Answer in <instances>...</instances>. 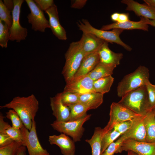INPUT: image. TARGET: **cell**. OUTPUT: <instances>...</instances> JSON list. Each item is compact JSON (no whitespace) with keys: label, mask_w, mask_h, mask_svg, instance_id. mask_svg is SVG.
<instances>
[{"label":"cell","mask_w":155,"mask_h":155,"mask_svg":"<svg viewBox=\"0 0 155 155\" xmlns=\"http://www.w3.org/2000/svg\"><path fill=\"white\" fill-rule=\"evenodd\" d=\"M39 107L38 100L32 94L27 97L16 96L9 103L1 106L0 108L14 110L19 116L24 126L30 131Z\"/></svg>","instance_id":"6da1fadb"},{"label":"cell","mask_w":155,"mask_h":155,"mask_svg":"<svg viewBox=\"0 0 155 155\" xmlns=\"http://www.w3.org/2000/svg\"><path fill=\"white\" fill-rule=\"evenodd\" d=\"M121 98L118 102L137 114L145 115L150 111L146 86L127 93Z\"/></svg>","instance_id":"7a4b0ae2"},{"label":"cell","mask_w":155,"mask_h":155,"mask_svg":"<svg viewBox=\"0 0 155 155\" xmlns=\"http://www.w3.org/2000/svg\"><path fill=\"white\" fill-rule=\"evenodd\" d=\"M149 70L144 66H140L133 72L124 76L117 87L118 96L122 97L127 93L142 86L150 81Z\"/></svg>","instance_id":"3957f363"},{"label":"cell","mask_w":155,"mask_h":155,"mask_svg":"<svg viewBox=\"0 0 155 155\" xmlns=\"http://www.w3.org/2000/svg\"><path fill=\"white\" fill-rule=\"evenodd\" d=\"M85 56L79 41L70 44L65 54V62L62 72L66 83L73 78Z\"/></svg>","instance_id":"277c9868"},{"label":"cell","mask_w":155,"mask_h":155,"mask_svg":"<svg viewBox=\"0 0 155 155\" xmlns=\"http://www.w3.org/2000/svg\"><path fill=\"white\" fill-rule=\"evenodd\" d=\"M77 25L79 29L84 33H91L108 43H115L123 46L128 51H130L132 50V48L124 42L119 37L123 30L115 28L108 31L97 29L92 26L87 20L84 19L79 21Z\"/></svg>","instance_id":"5b68a950"},{"label":"cell","mask_w":155,"mask_h":155,"mask_svg":"<svg viewBox=\"0 0 155 155\" xmlns=\"http://www.w3.org/2000/svg\"><path fill=\"white\" fill-rule=\"evenodd\" d=\"M91 115H87L81 119L72 121L62 122L55 120L51 125L54 129L71 136L75 142H79L85 131L83 125L90 119Z\"/></svg>","instance_id":"8992f818"},{"label":"cell","mask_w":155,"mask_h":155,"mask_svg":"<svg viewBox=\"0 0 155 155\" xmlns=\"http://www.w3.org/2000/svg\"><path fill=\"white\" fill-rule=\"evenodd\" d=\"M109 116V121L104 128L107 132L113 129L114 125L117 123L143 116L134 113L118 102L111 104Z\"/></svg>","instance_id":"52a82bcc"},{"label":"cell","mask_w":155,"mask_h":155,"mask_svg":"<svg viewBox=\"0 0 155 155\" xmlns=\"http://www.w3.org/2000/svg\"><path fill=\"white\" fill-rule=\"evenodd\" d=\"M20 129L23 137V145L26 147L29 155H50L47 150L42 148L39 142L34 120H32L30 131L24 125Z\"/></svg>","instance_id":"ba28073f"},{"label":"cell","mask_w":155,"mask_h":155,"mask_svg":"<svg viewBox=\"0 0 155 155\" xmlns=\"http://www.w3.org/2000/svg\"><path fill=\"white\" fill-rule=\"evenodd\" d=\"M14 7L12 11V23L9 29V40H16L17 42L26 39L28 31L26 28L23 27L20 24V9L24 0H13Z\"/></svg>","instance_id":"9c48e42d"},{"label":"cell","mask_w":155,"mask_h":155,"mask_svg":"<svg viewBox=\"0 0 155 155\" xmlns=\"http://www.w3.org/2000/svg\"><path fill=\"white\" fill-rule=\"evenodd\" d=\"M30 13L27 16L32 29L35 31L44 32L46 28H50L49 22L46 18L43 11L37 5L34 1L25 0Z\"/></svg>","instance_id":"30bf717a"},{"label":"cell","mask_w":155,"mask_h":155,"mask_svg":"<svg viewBox=\"0 0 155 155\" xmlns=\"http://www.w3.org/2000/svg\"><path fill=\"white\" fill-rule=\"evenodd\" d=\"M94 81L88 74L81 77L73 78L66 84L63 91L80 95L88 92H95Z\"/></svg>","instance_id":"8fae6325"},{"label":"cell","mask_w":155,"mask_h":155,"mask_svg":"<svg viewBox=\"0 0 155 155\" xmlns=\"http://www.w3.org/2000/svg\"><path fill=\"white\" fill-rule=\"evenodd\" d=\"M131 150L138 155H155V143H150L132 140H124L119 153Z\"/></svg>","instance_id":"7c38bea8"},{"label":"cell","mask_w":155,"mask_h":155,"mask_svg":"<svg viewBox=\"0 0 155 155\" xmlns=\"http://www.w3.org/2000/svg\"><path fill=\"white\" fill-rule=\"evenodd\" d=\"M145 115L132 119L130 128L121 135L124 140L130 139L146 142V132L144 123Z\"/></svg>","instance_id":"4fadbf2b"},{"label":"cell","mask_w":155,"mask_h":155,"mask_svg":"<svg viewBox=\"0 0 155 155\" xmlns=\"http://www.w3.org/2000/svg\"><path fill=\"white\" fill-rule=\"evenodd\" d=\"M48 140L50 144L58 146L63 155H75V142L68 135L63 133L50 135Z\"/></svg>","instance_id":"5bb4252c"},{"label":"cell","mask_w":155,"mask_h":155,"mask_svg":"<svg viewBox=\"0 0 155 155\" xmlns=\"http://www.w3.org/2000/svg\"><path fill=\"white\" fill-rule=\"evenodd\" d=\"M121 2L127 5L126 10L133 11L137 16L155 19V9L146 3L141 4L133 0H123Z\"/></svg>","instance_id":"9a60e30c"},{"label":"cell","mask_w":155,"mask_h":155,"mask_svg":"<svg viewBox=\"0 0 155 155\" xmlns=\"http://www.w3.org/2000/svg\"><path fill=\"white\" fill-rule=\"evenodd\" d=\"M45 12L48 16L50 28L53 34L60 40H66V32L60 23L57 6L54 4Z\"/></svg>","instance_id":"2e32d148"},{"label":"cell","mask_w":155,"mask_h":155,"mask_svg":"<svg viewBox=\"0 0 155 155\" xmlns=\"http://www.w3.org/2000/svg\"><path fill=\"white\" fill-rule=\"evenodd\" d=\"M50 105L53 115L56 121H68L70 116V111L68 106L62 103L61 93H57L55 96L50 97Z\"/></svg>","instance_id":"e0dca14e"},{"label":"cell","mask_w":155,"mask_h":155,"mask_svg":"<svg viewBox=\"0 0 155 155\" xmlns=\"http://www.w3.org/2000/svg\"><path fill=\"white\" fill-rule=\"evenodd\" d=\"M79 41L85 55L98 51L105 42L93 34L84 33Z\"/></svg>","instance_id":"ac0fdd59"},{"label":"cell","mask_w":155,"mask_h":155,"mask_svg":"<svg viewBox=\"0 0 155 155\" xmlns=\"http://www.w3.org/2000/svg\"><path fill=\"white\" fill-rule=\"evenodd\" d=\"M99 62L98 51L86 55L73 78H78L87 75Z\"/></svg>","instance_id":"d6986e66"},{"label":"cell","mask_w":155,"mask_h":155,"mask_svg":"<svg viewBox=\"0 0 155 155\" xmlns=\"http://www.w3.org/2000/svg\"><path fill=\"white\" fill-rule=\"evenodd\" d=\"M98 53L100 62L116 67L119 65L123 56L122 53H116L111 51L108 42L106 41L99 49Z\"/></svg>","instance_id":"ffe728a7"},{"label":"cell","mask_w":155,"mask_h":155,"mask_svg":"<svg viewBox=\"0 0 155 155\" xmlns=\"http://www.w3.org/2000/svg\"><path fill=\"white\" fill-rule=\"evenodd\" d=\"M140 20L139 21H133L129 20L122 23L114 22L102 26L100 29L108 30L111 29L118 28L124 30L139 29L148 31L149 26L146 23L145 18L140 17Z\"/></svg>","instance_id":"44dd1931"},{"label":"cell","mask_w":155,"mask_h":155,"mask_svg":"<svg viewBox=\"0 0 155 155\" xmlns=\"http://www.w3.org/2000/svg\"><path fill=\"white\" fill-rule=\"evenodd\" d=\"M103 94L92 92L80 95V102L85 105L88 110L95 109L99 106L103 102Z\"/></svg>","instance_id":"7402d4cb"},{"label":"cell","mask_w":155,"mask_h":155,"mask_svg":"<svg viewBox=\"0 0 155 155\" xmlns=\"http://www.w3.org/2000/svg\"><path fill=\"white\" fill-rule=\"evenodd\" d=\"M106 133L104 128L96 127L91 138L85 140V141L91 147L92 155H101L102 139L104 134Z\"/></svg>","instance_id":"603a6c76"},{"label":"cell","mask_w":155,"mask_h":155,"mask_svg":"<svg viewBox=\"0 0 155 155\" xmlns=\"http://www.w3.org/2000/svg\"><path fill=\"white\" fill-rule=\"evenodd\" d=\"M144 123L146 132V142L155 143V117L153 110L144 116Z\"/></svg>","instance_id":"cb8c5ba5"},{"label":"cell","mask_w":155,"mask_h":155,"mask_svg":"<svg viewBox=\"0 0 155 155\" xmlns=\"http://www.w3.org/2000/svg\"><path fill=\"white\" fill-rule=\"evenodd\" d=\"M116 67L99 62L88 74L94 81L100 78L111 75Z\"/></svg>","instance_id":"d4e9b609"},{"label":"cell","mask_w":155,"mask_h":155,"mask_svg":"<svg viewBox=\"0 0 155 155\" xmlns=\"http://www.w3.org/2000/svg\"><path fill=\"white\" fill-rule=\"evenodd\" d=\"M114 80V78L112 75H110L94 81L93 87L94 91L103 94L108 92Z\"/></svg>","instance_id":"484cf974"},{"label":"cell","mask_w":155,"mask_h":155,"mask_svg":"<svg viewBox=\"0 0 155 155\" xmlns=\"http://www.w3.org/2000/svg\"><path fill=\"white\" fill-rule=\"evenodd\" d=\"M70 111V116L69 121H72L81 119L85 117L88 108L80 102L68 106Z\"/></svg>","instance_id":"4316f807"},{"label":"cell","mask_w":155,"mask_h":155,"mask_svg":"<svg viewBox=\"0 0 155 155\" xmlns=\"http://www.w3.org/2000/svg\"><path fill=\"white\" fill-rule=\"evenodd\" d=\"M121 135L120 133L113 129L105 133L102 139L101 154L111 144Z\"/></svg>","instance_id":"83f0119b"},{"label":"cell","mask_w":155,"mask_h":155,"mask_svg":"<svg viewBox=\"0 0 155 155\" xmlns=\"http://www.w3.org/2000/svg\"><path fill=\"white\" fill-rule=\"evenodd\" d=\"M79 95L68 92L63 91L61 93V100L65 106H69L80 102Z\"/></svg>","instance_id":"f1b7e54d"},{"label":"cell","mask_w":155,"mask_h":155,"mask_svg":"<svg viewBox=\"0 0 155 155\" xmlns=\"http://www.w3.org/2000/svg\"><path fill=\"white\" fill-rule=\"evenodd\" d=\"M4 131L13 141L21 142L23 144L22 136L20 129L15 128L7 123L5 127Z\"/></svg>","instance_id":"f546056e"},{"label":"cell","mask_w":155,"mask_h":155,"mask_svg":"<svg viewBox=\"0 0 155 155\" xmlns=\"http://www.w3.org/2000/svg\"><path fill=\"white\" fill-rule=\"evenodd\" d=\"M11 12L6 7L1 0H0V20L3 21L9 29L12 23V16Z\"/></svg>","instance_id":"4dcf8cb0"},{"label":"cell","mask_w":155,"mask_h":155,"mask_svg":"<svg viewBox=\"0 0 155 155\" xmlns=\"http://www.w3.org/2000/svg\"><path fill=\"white\" fill-rule=\"evenodd\" d=\"M9 37V29L7 26L0 20V46L1 47H7Z\"/></svg>","instance_id":"1f68e13d"},{"label":"cell","mask_w":155,"mask_h":155,"mask_svg":"<svg viewBox=\"0 0 155 155\" xmlns=\"http://www.w3.org/2000/svg\"><path fill=\"white\" fill-rule=\"evenodd\" d=\"M22 145V143L13 141L8 145L0 147V155H16L18 149Z\"/></svg>","instance_id":"d6a6232c"},{"label":"cell","mask_w":155,"mask_h":155,"mask_svg":"<svg viewBox=\"0 0 155 155\" xmlns=\"http://www.w3.org/2000/svg\"><path fill=\"white\" fill-rule=\"evenodd\" d=\"M6 114V117L11 121L13 127L21 129L24 125L19 116L14 110H9Z\"/></svg>","instance_id":"836d02e7"},{"label":"cell","mask_w":155,"mask_h":155,"mask_svg":"<svg viewBox=\"0 0 155 155\" xmlns=\"http://www.w3.org/2000/svg\"><path fill=\"white\" fill-rule=\"evenodd\" d=\"M124 140L121 136L116 141L111 144L101 155H114L115 153H119L122 143Z\"/></svg>","instance_id":"e575fe53"},{"label":"cell","mask_w":155,"mask_h":155,"mask_svg":"<svg viewBox=\"0 0 155 155\" xmlns=\"http://www.w3.org/2000/svg\"><path fill=\"white\" fill-rule=\"evenodd\" d=\"M147 91L149 106L150 111L155 108V85L149 81L146 85Z\"/></svg>","instance_id":"d590c367"},{"label":"cell","mask_w":155,"mask_h":155,"mask_svg":"<svg viewBox=\"0 0 155 155\" xmlns=\"http://www.w3.org/2000/svg\"><path fill=\"white\" fill-rule=\"evenodd\" d=\"M132 123L131 120L117 123L114 125L113 129L122 135L130 128Z\"/></svg>","instance_id":"8d00e7d4"},{"label":"cell","mask_w":155,"mask_h":155,"mask_svg":"<svg viewBox=\"0 0 155 155\" xmlns=\"http://www.w3.org/2000/svg\"><path fill=\"white\" fill-rule=\"evenodd\" d=\"M34 1L42 11H45L54 4L53 0H35Z\"/></svg>","instance_id":"74e56055"},{"label":"cell","mask_w":155,"mask_h":155,"mask_svg":"<svg viewBox=\"0 0 155 155\" xmlns=\"http://www.w3.org/2000/svg\"><path fill=\"white\" fill-rule=\"evenodd\" d=\"M13 141L5 131H0V147L8 145Z\"/></svg>","instance_id":"f35d334b"},{"label":"cell","mask_w":155,"mask_h":155,"mask_svg":"<svg viewBox=\"0 0 155 155\" xmlns=\"http://www.w3.org/2000/svg\"><path fill=\"white\" fill-rule=\"evenodd\" d=\"M87 0H75L73 1L71 3L72 8L77 9L82 8L86 4Z\"/></svg>","instance_id":"ab89813d"},{"label":"cell","mask_w":155,"mask_h":155,"mask_svg":"<svg viewBox=\"0 0 155 155\" xmlns=\"http://www.w3.org/2000/svg\"><path fill=\"white\" fill-rule=\"evenodd\" d=\"M129 14L128 13H119L117 22L118 23H123L128 21L129 20Z\"/></svg>","instance_id":"60d3db41"},{"label":"cell","mask_w":155,"mask_h":155,"mask_svg":"<svg viewBox=\"0 0 155 155\" xmlns=\"http://www.w3.org/2000/svg\"><path fill=\"white\" fill-rule=\"evenodd\" d=\"M3 3L7 8L10 11L12 12L14 7L13 0H4Z\"/></svg>","instance_id":"b9f144b4"},{"label":"cell","mask_w":155,"mask_h":155,"mask_svg":"<svg viewBox=\"0 0 155 155\" xmlns=\"http://www.w3.org/2000/svg\"><path fill=\"white\" fill-rule=\"evenodd\" d=\"M26 147L23 145L21 146L18 149L16 155H26Z\"/></svg>","instance_id":"7bdbcfd3"},{"label":"cell","mask_w":155,"mask_h":155,"mask_svg":"<svg viewBox=\"0 0 155 155\" xmlns=\"http://www.w3.org/2000/svg\"><path fill=\"white\" fill-rule=\"evenodd\" d=\"M119 13L115 12L112 14L111 16V20L114 22H117Z\"/></svg>","instance_id":"ee69618b"},{"label":"cell","mask_w":155,"mask_h":155,"mask_svg":"<svg viewBox=\"0 0 155 155\" xmlns=\"http://www.w3.org/2000/svg\"><path fill=\"white\" fill-rule=\"evenodd\" d=\"M144 3L155 9V0H144Z\"/></svg>","instance_id":"f6af8a7d"},{"label":"cell","mask_w":155,"mask_h":155,"mask_svg":"<svg viewBox=\"0 0 155 155\" xmlns=\"http://www.w3.org/2000/svg\"><path fill=\"white\" fill-rule=\"evenodd\" d=\"M145 19L146 23L148 25L155 27V19L151 20L146 18H145Z\"/></svg>","instance_id":"bcb514c9"},{"label":"cell","mask_w":155,"mask_h":155,"mask_svg":"<svg viewBox=\"0 0 155 155\" xmlns=\"http://www.w3.org/2000/svg\"><path fill=\"white\" fill-rule=\"evenodd\" d=\"M127 155H138L135 152L131 150H128L127 151Z\"/></svg>","instance_id":"7dc6e473"},{"label":"cell","mask_w":155,"mask_h":155,"mask_svg":"<svg viewBox=\"0 0 155 155\" xmlns=\"http://www.w3.org/2000/svg\"><path fill=\"white\" fill-rule=\"evenodd\" d=\"M154 110V113H155V108L154 109H152Z\"/></svg>","instance_id":"c3c4849f"},{"label":"cell","mask_w":155,"mask_h":155,"mask_svg":"<svg viewBox=\"0 0 155 155\" xmlns=\"http://www.w3.org/2000/svg\"></svg>","instance_id":"681fc988"}]
</instances>
